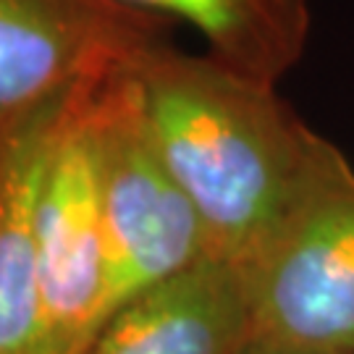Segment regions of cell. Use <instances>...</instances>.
<instances>
[{"label": "cell", "mask_w": 354, "mask_h": 354, "mask_svg": "<svg viewBox=\"0 0 354 354\" xmlns=\"http://www.w3.org/2000/svg\"><path fill=\"white\" fill-rule=\"evenodd\" d=\"M105 79L84 82L71 95L39 189V283L50 354H79L102 323L105 221L95 97Z\"/></svg>", "instance_id": "5"}, {"label": "cell", "mask_w": 354, "mask_h": 354, "mask_svg": "<svg viewBox=\"0 0 354 354\" xmlns=\"http://www.w3.org/2000/svg\"><path fill=\"white\" fill-rule=\"evenodd\" d=\"M168 19L127 0H0V137L84 82L168 42Z\"/></svg>", "instance_id": "4"}, {"label": "cell", "mask_w": 354, "mask_h": 354, "mask_svg": "<svg viewBox=\"0 0 354 354\" xmlns=\"http://www.w3.org/2000/svg\"><path fill=\"white\" fill-rule=\"evenodd\" d=\"M252 339L354 354V165L336 145L250 266Z\"/></svg>", "instance_id": "3"}, {"label": "cell", "mask_w": 354, "mask_h": 354, "mask_svg": "<svg viewBox=\"0 0 354 354\" xmlns=\"http://www.w3.org/2000/svg\"><path fill=\"white\" fill-rule=\"evenodd\" d=\"M250 339L241 270L203 260L124 304L79 354H241Z\"/></svg>", "instance_id": "6"}, {"label": "cell", "mask_w": 354, "mask_h": 354, "mask_svg": "<svg viewBox=\"0 0 354 354\" xmlns=\"http://www.w3.org/2000/svg\"><path fill=\"white\" fill-rule=\"evenodd\" d=\"M241 354H346V352H323V349H302V346H286V344L250 339V344L241 349Z\"/></svg>", "instance_id": "9"}, {"label": "cell", "mask_w": 354, "mask_h": 354, "mask_svg": "<svg viewBox=\"0 0 354 354\" xmlns=\"http://www.w3.org/2000/svg\"><path fill=\"white\" fill-rule=\"evenodd\" d=\"M189 24L207 55L239 74L279 84L299 64L310 37V0H127Z\"/></svg>", "instance_id": "8"}, {"label": "cell", "mask_w": 354, "mask_h": 354, "mask_svg": "<svg viewBox=\"0 0 354 354\" xmlns=\"http://www.w3.org/2000/svg\"><path fill=\"white\" fill-rule=\"evenodd\" d=\"M71 95L0 137V354H50L39 283L37 203Z\"/></svg>", "instance_id": "7"}, {"label": "cell", "mask_w": 354, "mask_h": 354, "mask_svg": "<svg viewBox=\"0 0 354 354\" xmlns=\"http://www.w3.org/2000/svg\"><path fill=\"white\" fill-rule=\"evenodd\" d=\"M95 131L105 221V323L140 294L210 260V247L194 205L152 140L131 68L100 84Z\"/></svg>", "instance_id": "2"}, {"label": "cell", "mask_w": 354, "mask_h": 354, "mask_svg": "<svg viewBox=\"0 0 354 354\" xmlns=\"http://www.w3.org/2000/svg\"><path fill=\"white\" fill-rule=\"evenodd\" d=\"M158 150L192 200L210 260L250 266L299 203L333 142L276 87L158 45L131 68Z\"/></svg>", "instance_id": "1"}]
</instances>
